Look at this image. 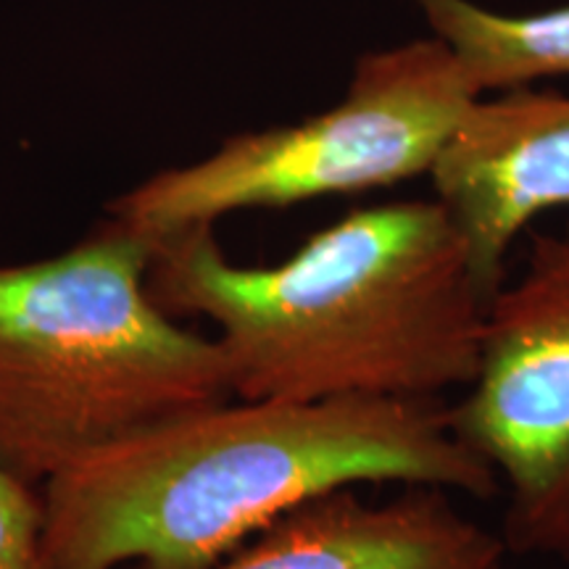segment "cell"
Returning a JSON list of instances; mask_svg holds the SVG:
<instances>
[{
	"label": "cell",
	"instance_id": "6da1fadb",
	"mask_svg": "<svg viewBox=\"0 0 569 569\" xmlns=\"http://www.w3.org/2000/svg\"><path fill=\"white\" fill-rule=\"evenodd\" d=\"M490 498L498 478L448 403L227 398L109 443L42 486V569H211L288 511L340 488Z\"/></svg>",
	"mask_w": 569,
	"mask_h": 569
},
{
	"label": "cell",
	"instance_id": "52a82bcc",
	"mask_svg": "<svg viewBox=\"0 0 569 569\" xmlns=\"http://www.w3.org/2000/svg\"><path fill=\"white\" fill-rule=\"evenodd\" d=\"M440 488L388 501L356 488L306 501L211 569H503L507 546Z\"/></svg>",
	"mask_w": 569,
	"mask_h": 569
},
{
	"label": "cell",
	"instance_id": "277c9868",
	"mask_svg": "<svg viewBox=\"0 0 569 569\" xmlns=\"http://www.w3.org/2000/svg\"><path fill=\"white\" fill-rule=\"evenodd\" d=\"M482 98L443 40L417 38L353 63L346 96L296 124L238 132L184 167L117 196L109 217L161 234L217 224L246 209H284L415 180Z\"/></svg>",
	"mask_w": 569,
	"mask_h": 569
},
{
	"label": "cell",
	"instance_id": "9c48e42d",
	"mask_svg": "<svg viewBox=\"0 0 569 569\" xmlns=\"http://www.w3.org/2000/svg\"><path fill=\"white\" fill-rule=\"evenodd\" d=\"M34 488L0 459V569H42L46 507Z\"/></svg>",
	"mask_w": 569,
	"mask_h": 569
},
{
	"label": "cell",
	"instance_id": "5b68a950",
	"mask_svg": "<svg viewBox=\"0 0 569 569\" xmlns=\"http://www.w3.org/2000/svg\"><path fill=\"white\" fill-rule=\"evenodd\" d=\"M448 425L507 488L509 557L569 569V227L532 234L522 274L490 298L478 372Z\"/></svg>",
	"mask_w": 569,
	"mask_h": 569
},
{
	"label": "cell",
	"instance_id": "7a4b0ae2",
	"mask_svg": "<svg viewBox=\"0 0 569 569\" xmlns=\"http://www.w3.org/2000/svg\"><path fill=\"white\" fill-rule=\"evenodd\" d=\"M148 290L213 322L248 401H443L478 372L493 298L438 198L353 209L274 267L234 264L213 224L161 234Z\"/></svg>",
	"mask_w": 569,
	"mask_h": 569
},
{
	"label": "cell",
	"instance_id": "ba28073f",
	"mask_svg": "<svg viewBox=\"0 0 569 569\" xmlns=\"http://www.w3.org/2000/svg\"><path fill=\"white\" fill-rule=\"evenodd\" d=\"M427 24L457 53L480 96L569 77V6L498 13L475 0H415Z\"/></svg>",
	"mask_w": 569,
	"mask_h": 569
},
{
	"label": "cell",
	"instance_id": "8992f818",
	"mask_svg": "<svg viewBox=\"0 0 569 569\" xmlns=\"http://www.w3.org/2000/svg\"><path fill=\"white\" fill-rule=\"evenodd\" d=\"M490 296L519 232L569 206V96L519 88L478 98L430 172Z\"/></svg>",
	"mask_w": 569,
	"mask_h": 569
},
{
	"label": "cell",
	"instance_id": "3957f363",
	"mask_svg": "<svg viewBox=\"0 0 569 569\" xmlns=\"http://www.w3.org/2000/svg\"><path fill=\"white\" fill-rule=\"evenodd\" d=\"M153 251L156 238L109 217L69 251L0 264V459L32 486L232 398L217 338L153 301Z\"/></svg>",
	"mask_w": 569,
	"mask_h": 569
}]
</instances>
